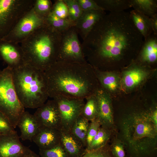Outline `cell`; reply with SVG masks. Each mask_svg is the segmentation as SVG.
Here are the masks:
<instances>
[{
	"label": "cell",
	"mask_w": 157,
	"mask_h": 157,
	"mask_svg": "<svg viewBox=\"0 0 157 157\" xmlns=\"http://www.w3.org/2000/svg\"><path fill=\"white\" fill-rule=\"evenodd\" d=\"M90 68L86 62L57 61L44 71L49 97L83 99L89 97Z\"/></svg>",
	"instance_id": "7a4b0ae2"
},
{
	"label": "cell",
	"mask_w": 157,
	"mask_h": 157,
	"mask_svg": "<svg viewBox=\"0 0 157 157\" xmlns=\"http://www.w3.org/2000/svg\"><path fill=\"white\" fill-rule=\"evenodd\" d=\"M151 21L153 34L157 36V14L150 17Z\"/></svg>",
	"instance_id": "74e56055"
},
{
	"label": "cell",
	"mask_w": 157,
	"mask_h": 157,
	"mask_svg": "<svg viewBox=\"0 0 157 157\" xmlns=\"http://www.w3.org/2000/svg\"><path fill=\"white\" fill-rule=\"evenodd\" d=\"M17 132L7 118L0 112V135H10Z\"/></svg>",
	"instance_id": "d6a6232c"
},
{
	"label": "cell",
	"mask_w": 157,
	"mask_h": 157,
	"mask_svg": "<svg viewBox=\"0 0 157 157\" xmlns=\"http://www.w3.org/2000/svg\"><path fill=\"white\" fill-rule=\"evenodd\" d=\"M39 156L36 154L35 153H34V154L25 156H24L22 157H38Z\"/></svg>",
	"instance_id": "ab89813d"
},
{
	"label": "cell",
	"mask_w": 157,
	"mask_h": 157,
	"mask_svg": "<svg viewBox=\"0 0 157 157\" xmlns=\"http://www.w3.org/2000/svg\"><path fill=\"white\" fill-rule=\"evenodd\" d=\"M130 2L134 10L149 17L157 14V0H130Z\"/></svg>",
	"instance_id": "603a6c76"
},
{
	"label": "cell",
	"mask_w": 157,
	"mask_h": 157,
	"mask_svg": "<svg viewBox=\"0 0 157 157\" xmlns=\"http://www.w3.org/2000/svg\"><path fill=\"white\" fill-rule=\"evenodd\" d=\"M139 60L148 64L156 63L157 60V37L152 34L145 40L139 51Z\"/></svg>",
	"instance_id": "ffe728a7"
},
{
	"label": "cell",
	"mask_w": 157,
	"mask_h": 157,
	"mask_svg": "<svg viewBox=\"0 0 157 157\" xmlns=\"http://www.w3.org/2000/svg\"><path fill=\"white\" fill-rule=\"evenodd\" d=\"M98 113V104L96 96L88 97L81 115L88 121H91L97 118Z\"/></svg>",
	"instance_id": "4316f807"
},
{
	"label": "cell",
	"mask_w": 157,
	"mask_h": 157,
	"mask_svg": "<svg viewBox=\"0 0 157 157\" xmlns=\"http://www.w3.org/2000/svg\"><path fill=\"white\" fill-rule=\"evenodd\" d=\"M44 18L47 24L60 33L74 25V23L69 19L60 18L56 16L52 10Z\"/></svg>",
	"instance_id": "d4e9b609"
},
{
	"label": "cell",
	"mask_w": 157,
	"mask_h": 157,
	"mask_svg": "<svg viewBox=\"0 0 157 157\" xmlns=\"http://www.w3.org/2000/svg\"><path fill=\"white\" fill-rule=\"evenodd\" d=\"M39 150H47L60 143L59 130L49 128H40L33 139Z\"/></svg>",
	"instance_id": "2e32d148"
},
{
	"label": "cell",
	"mask_w": 157,
	"mask_h": 157,
	"mask_svg": "<svg viewBox=\"0 0 157 157\" xmlns=\"http://www.w3.org/2000/svg\"><path fill=\"white\" fill-rule=\"evenodd\" d=\"M17 126L19 129V137L23 140L33 141V137L38 131L40 127L33 115L24 111L17 122Z\"/></svg>",
	"instance_id": "ac0fdd59"
},
{
	"label": "cell",
	"mask_w": 157,
	"mask_h": 157,
	"mask_svg": "<svg viewBox=\"0 0 157 157\" xmlns=\"http://www.w3.org/2000/svg\"><path fill=\"white\" fill-rule=\"evenodd\" d=\"M100 79L103 86L109 91L115 92L119 87V78L118 76L114 73L103 74L101 76Z\"/></svg>",
	"instance_id": "83f0119b"
},
{
	"label": "cell",
	"mask_w": 157,
	"mask_h": 157,
	"mask_svg": "<svg viewBox=\"0 0 157 157\" xmlns=\"http://www.w3.org/2000/svg\"><path fill=\"white\" fill-rule=\"evenodd\" d=\"M144 42L129 13L110 12L95 24L81 46L84 57L93 63L118 62L138 53Z\"/></svg>",
	"instance_id": "6da1fadb"
},
{
	"label": "cell",
	"mask_w": 157,
	"mask_h": 157,
	"mask_svg": "<svg viewBox=\"0 0 157 157\" xmlns=\"http://www.w3.org/2000/svg\"><path fill=\"white\" fill-rule=\"evenodd\" d=\"M57 61L86 62L78 33L74 26L61 33Z\"/></svg>",
	"instance_id": "9c48e42d"
},
{
	"label": "cell",
	"mask_w": 157,
	"mask_h": 157,
	"mask_svg": "<svg viewBox=\"0 0 157 157\" xmlns=\"http://www.w3.org/2000/svg\"><path fill=\"white\" fill-rule=\"evenodd\" d=\"M98 104V113L96 119L101 126L110 129L114 124L111 101L107 94L99 91L96 96Z\"/></svg>",
	"instance_id": "9a60e30c"
},
{
	"label": "cell",
	"mask_w": 157,
	"mask_h": 157,
	"mask_svg": "<svg viewBox=\"0 0 157 157\" xmlns=\"http://www.w3.org/2000/svg\"><path fill=\"white\" fill-rule=\"evenodd\" d=\"M88 130L87 138V146L86 149L90 145L93 138L97 134L101 126L100 123L97 119L91 121Z\"/></svg>",
	"instance_id": "e575fe53"
},
{
	"label": "cell",
	"mask_w": 157,
	"mask_h": 157,
	"mask_svg": "<svg viewBox=\"0 0 157 157\" xmlns=\"http://www.w3.org/2000/svg\"><path fill=\"white\" fill-rule=\"evenodd\" d=\"M111 135L110 129L100 127L86 151L97 149L106 146L109 140Z\"/></svg>",
	"instance_id": "484cf974"
},
{
	"label": "cell",
	"mask_w": 157,
	"mask_h": 157,
	"mask_svg": "<svg viewBox=\"0 0 157 157\" xmlns=\"http://www.w3.org/2000/svg\"><path fill=\"white\" fill-rule=\"evenodd\" d=\"M130 16L135 27L145 40L152 34L150 17L135 10H131Z\"/></svg>",
	"instance_id": "44dd1931"
},
{
	"label": "cell",
	"mask_w": 157,
	"mask_h": 157,
	"mask_svg": "<svg viewBox=\"0 0 157 157\" xmlns=\"http://www.w3.org/2000/svg\"><path fill=\"white\" fill-rule=\"evenodd\" d=\"M1 70H0V72H1Z\"/></svg>",
	"instance_id": "60d3db41"
},
{
	"label": "cell",
	"mask_w": 157,
	"mask_h": 157,
	"mask_svg": "<svg viewBox=\"0 0 157 157\" xmlns=\"http://www.w3.org/2000/svg\"><path fill=\"white\" fill-rule=\"evenodd\" d=\"M12 69L14 86L24 107L38 108L44 104L49 96L44 71L25 64Z\"/></svg>",
	"instance_id": "5b68a950"
},
{
	"label": "cell",
	"mask_w": 157,
	"mask_h": 157,
	"mask_svg": "<svg viewBox=\"0 0 157 157\" xmlns=\"http://www.w3.org/2000/svg\"><path fill=\"white\" fill-rule=\"evenodd\" d=\"M134 65L126 70L123 74L122 83L126 90H130L140 84L147 78L148 73L142 66Z\"/></svg>",
	"instance_id": "d6986e66"
},
{
	"label": "cell",
	"mask_w": 157,
	"mask_h": 157,
	"mask_svg": "<svg viewBox=\"0 0 157 157\" xmlns=\"http://www.w3.org/2000/svg\"><path fill=\"white\" fill-rule=\"evenodd\" d=\"M81 157H114L107 144L99 149L89 151Z\"/></svg>",
	"instance_id": "836d02e7"
},
{
	"label": "cell",
	"mask_w": 157,
	"mask_h": 157,
	"mask_svg": "<svg viewBox=\"0 0 157 157\" xmlns=\"http://www.w3.org/2000/svg\"><path fill=\"white\" fill-rule=\"evenodd\" d=\"M61 33L46 23L21 43L25 64L43 71L57 61Z\"/></svg>",
	"instance_id": "277c9868"
},
{
	"label": "cell",
	"mask_w": 157,
	"mask_h": 157,
	"mask_svg": "<svg viewBox=\"0 0 157 157\" xmlns=\"http://www.w3.org/2000/svg\"><path fill=\"white\" fill-rule=\"evenodd\" d=\"M46 23L44 17L36 13L32 8L19 19L10 33L1 40L21 43Z\"/></svg>",
	"instance_id": "ba28073f"
},
{
	"label": "cell",
	"mask_w": 157,
	"mask_h": 157,
	"mask_svg": "<svg viewBox=\"0 0 157 157\" xmlns=\"http://www.w3.org/2000/svg\"><path fill=\"white\" fill-rule=\"evenodd\" d=\"M53 99L60 113L61 129L70 131L74 122L81 115L85 104L83 99L60 97Z\"/></svg>",
	"instance_id": "30bf717a"
},
{
	"label": "cell",
	"mask_w": 157,
	"mask_h": 157,
	"mask_svg": "<svg viewBox=\"0 0 157 157\" xmlns=\"http://www.w3.org/2000/svg\"><path fill=\"white\" fill-rule=\"evenodd\" d=\"M17 132L0 135V157H22L35 152L20 142Z\"/></svg>",
	"instance_id": "7c38bea8"
},
{
	"label": "cell",
	"mask_w": 157,
	"mask_h": 157,
	"mask_svg": "<svg viewBox=\"0 0 157 157\" xmlns=\"http://www.w3.org/2000/svg\"><path fill=\"white\" fill-rule=\"evenodd\" d=\"M151 119L156 128H157V110H154L151 114Z\"/></svg>",
	"instance_id": "f35d334b"
},
{
	"label": "cell",
	"mask_w": 157,
	"mask_h": 157,
	"mask_svg": "<svg viewBox=\"0 0 157 157\" xmlns=\"http://www.w3.org/2000/svg\"><path fill=\"white\" fill-rule=\"evenodd\" d=\"M102 10H90L83 11L74 24L78 34L83 40L97 23L106 14Z\"/></svg>",
	"instance_id": "5bb4252c"
},
{
	"label": "cell",
	"mask_w": 157,
	"mask_h": 157,
	"mask_svg": "<svg viewBox=\"0 0 157 157\" xmlns=\"http://www.w3.org/2000/svg\"><path fill=\"white\" fill-rule=\"evenodd\" d=\"M122 142L132 157H149L156 150L157 128L151 114H135L120 123Z\"/></svg>",
	"instance_id": "3957f363"
},
{
	"label": "cell",
	"mask_w": 157,
	"mask_h": 157,
	"mask_svg": "<svg viewBox=\"0 0 157 157\" xmlns=\"http://www.w3.org/2000/svg\"><path fill=\"white\" fill-rule=\"evenodd\" d=\"M68 10V19L74 23L81 14L83 10L76 0H63Z\"/></svg>",
	"instance_id": "f1b7e54d"
},
{
	"label": "cell",
	"mask_w": 157,
	"mask_h": 157,
	"mask_svg": "<svg viewBox=\"0 0 157 157\" xmlns=\"http://www.w3.org/2000/svg\"><path fill=\"white\" fill-rule=\"evenodd\" d=\"M37 108L33 115L40 128L58 130L62 128L60 113L57 103L54 99L48 101Z\"/></svg>",
	"instance_id": "8fae6325"
},
{
	"label": "cell",
	"mask_w": 157,
	"mask_h": 157,
	"mask_svg": "<svg viewBox=\"0 0 157 157\" xmlns=\"http://www.w3.org/2000/svg\"><path fill=\"white\" fill-rule=\"evenodd\" d=\"M52 11L58 17L62 19H68V8L63 0H58L53 5Z\"/></svg>",
	"instance_id": "1f68e13d"
},
{
	"label": "cell",
	"mask_w": 157,
	"mask_h": 157,
	"mask_svg": "<svg viewBox=\"0 0 157 157\" xmlns=\"http://www.w3.org/2000/svg\"><path fill=\"white\" fill-rule=\"evenodd\" d=\"M97 5L104 11L110 12L123 11L131 7L130 0H94Z\"/></svg>",
	"instance_id": "cb8c5ba5"
},
{
	"label": "cell",
	"mask_w": 157,
	"mask_h": 157,
	"mask_svg": "<svg viewBox=\"0 0 157 157\" xmlns=\"http://www.w3.org/2000/svg\"><path fill=\"white\" fill-rule=\"evenodd\" d=\"M0 59L12 69L25 64L23 52L19 44L0 40Z\"/></svg>",
	"instance_id": "4fadbf2b"
},
{
	"label": "cell",
	"mask_w": 157,
	"mask_h": 157,
	"mask_svg": "<svg viewBox=\"0 0 157 157\" xmlns=\"http://www.w3.org/2000/svg\"><path fill=\"white\" fill-rule=\"evenodd\" d=\"M41 157H69L61 144L47 150H39Z\"/></svg>",
	"instance_id": "4dcf8cb0"
},
{
	"label": "cell",
	"mask_w": 157,
	"mask_h": 157,
	"mask_svg": "<svg viewBox=\"0 0 157 157\" xmlns=\"http://www.w3.org/2000/svg\"><path fill=\"white\" fill-rule=\"evenodd\" d=\"M90 123L89 121L81 115L74 122L70 131L86 148L87 135Z\"/></svg>",
	"instance_id": "7402d4cb"
},
{
	"label": "cell",
	"mask_w": 157,
	"mask_h": 157,
	"mask_svg": "<svg viewBox=\"0 0 157 157\" xmlns=\"http://www.w3.org/2000/svg\"><path fill=\"white\" fill-rule=\"evenodd\" d=\"M35 0H0V40L6 36L26 13Z\"/></svg>",
	"instance_id": "52a82bcc"
},
{
	"label": "cell",
	"mask_w": 157,
	"mask_h": 157,
	"mask_svg": "<svg viewBox=\"0 0 157 157\" xmlns=\"http://www.w3.org/2000/svg\"><path fill=\"white\" fill-rule=\"evenodd\" d=\"M12 69L8 66L0 72V112L14 128L25 108L20 102L14 86Z\"/></svg>",
	"instance_id": "8992f818"
},
{
	"label": "cell",
	"mask_w": 157,
	"mask_h": 157,
	"mask_svg": "<svg viewBox=\"0 0 157 157\" xmlns=\"http://www.w3.org/2000/svg\"><path fill=\"white\" fill-rule=\"evenodd\" d=\"M83 11L90 10H103L94 0H76Z\"/></svg>",
	"instance_id": "8d00e7d4"
},
{
	"label": "cell",
	"mask_w": 157,
	"mask_h": 157,
	"mask_svg": "<svg viewBox=\"0 0 157 157\" xmlns=\"http://www.w3.org/2000/svg\"><path fill=\"white\" fill-rule=\"evenodd\" d=\"M53 5L49 0H35L33 8L36 13L45 17L51 11Z\"/></svg>",
	"instance_id": "f546056e"
},
{
	"label": "cell",
	"mask_w": 157,
	"mask_h": 157,
	"mask_svg": "<svg viewBox=\"0 0 157 157\" xmlns=\"http://www.w3.org/2000/svg\"><path fill=\"white\" fill-rule=\"evenodd\" d=\"M124 145L121 140H116L110 148L114 157H125Z\"/></svg>",
	"instance_id": "d590c367"
},
{
	"label": "cell",
	"mask_w": 157,
	"mask_h": 157,
	"mask_svg": "<svg viewBox=\"0 0 157 157\" xmlns=\"http://www.w3.org/2000/svg\"><path fill=\"white\" fill-rule=\"evenodd\" d=\"M59 130L60 144L69 157H81L86 152L85 147L70 131Z\"/></svg>",
	"instance_id": "e0dca14e"
}]
</instances>
